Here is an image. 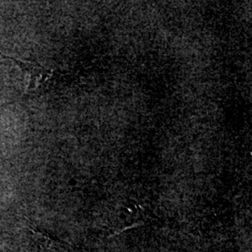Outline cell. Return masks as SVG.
Segmentation results:
<instances>
[{"label":"cell","instance_id":"6da1fadb","mask_svg":"<svg viewBox=\"0 0 252 252\" xmlns=\"http://www.w3.org/2000/svg\"><path fill=\"white\" fill-rule=\"evenodd\" d=\"M0 55L6 59H9L16 63L21 68L23 77L27 81V86L24 94H30L31 92L36 90L40 83L44 80V70L38 63L30 62V61H21L11 56H8L0 53Z\"/></svg>","mask_w":252,"mask_h":252}]
</instances>
